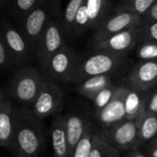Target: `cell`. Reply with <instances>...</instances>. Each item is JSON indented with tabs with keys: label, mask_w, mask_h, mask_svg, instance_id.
<instances>
[{
	"label": "cell",
	"mask_w": 157,
	"mask_h": 157,
	"mask_svg": "<svg viewBox=\"0 0 157 157\" xmlns=\"http://www.w3.org/2000/svg\"><path fill=\"white\" fill-rule=\"evenodd\" d=\"M13 154L17 157H37L45 145L43 120L30 109L15 105Z\"/></svg>",
	"instance_id": "6da1fadb"
},
{
	"label": "cell",
	"mask_w": 157,
	"mask_h": 157,
	"mask_svg": "<svg viewBox=\"0 0 157 157\" xmlns=\"http://www.w3.org/2000/svg\"><path fill=\"white\" fill-rule=\"evenodd\" d=\"M45 76L38 66L29 64L17 69L5 88L13 102L16 101L20 107L31 109Z\"/></svg>",
	"instance_id": "7a4b0ae2"
},
{
	"label": "cell",
	"mask_w": 157,
	"mask_h": 157,
	"mask_svg": "<svg viewBox=\"0 0 157 157\" xmlns=\"http://www.w3.org/2000/svg\"><path fill=\"white\" fill-rule=\"evenodd\" d=\"M86 57L80 58L71 83L81 84L85 80L100 75H111L125 63L126 57L106 52L93 51Z\"/></svg>",
	"instance_id": "3957f363"
},
{
	"label": "cell",
	"mask_w": 157,
	"mask_h": 157,
	"mask_svg": "<svg viewBox=\"0 0 157 157\" xmlns=\"http://www.w3.org/2000/svg\"><path fill=\"white\" fill-rule=\"evenodd\" d=\"M55 4L56 2H53V17H52L46 29L44 30L35 52V58L38 62V67L43 74L46 73L48 63L52 57L66 45V38L64 36L60 22L61 13L58 11V7L55 6Z\"/></svg>",
	"instance_id": "277c9868"
},
{
	"label": "cell",
	"mask_w": 157,
	"mask_h": 157,
	"mask_svg": "<svg viewBox=\"0 0 157 157\" xmlns=\"http://www.w3.org/2000/svg\"><path fill=\"white\" fill-rule=\"evenodd\" d=\"M95 132L120 152L129 153L142 147L138 134V120H126L112 128L95 130Z\"/></svg>",
	"instance_id": "5b68a950"
},
{
	"label": "cell",
	"mask_w": 157,
	"mask_h": 157,
	"mask_svg": "<svg viewBox=\"0 0 157 157\" xmlns=\"http://www.w3.org/2000/svg\"><path fill=\"white\" fill-rule=\"evenodd\" d=\"M53 2L42 0L41 3L27 16L19 26H16L21 31L35 52L39 41L50 20L53 17Z\"/></svg>",
	"instance_id": "8992f818"
},
{
	"label": "cell",
	"mask_w": 157,
	"mask_h": 157,
	"mask_svg": "<svg viewBox=\"0 0 157 157\" xmlns=\"http://www.w3.org/2000/svg\"><path fill=\"white\" fill-rule=\"evenodd\" d=\"M64 105V94L57 81L46 75L31 111L40 120L61 112Z\"/></svg>",
	"instance_id": "52a82bcc"
},
{
	"label": "cell",
	"mask_w": 157,
	"mask_h": 157,
	"mask_svg": "<svg viewBox=\"0 0 157 157\" xmlns=\"http://www.w3.org/2000/svg\"><path fill=\"white\" fill-rule=\"evenodd\" d=\"M0 39L7 46L17 69L29 65L35 52L21 31L8 21L3 20L0 29Z\"/></svg>",
	"instance_id": "ba28073f"
},
{
	"label": "cell",
	"mask_w": 157,
	"mask_h": 157,
	"mask_svg": "<svg viewBox=\"0 0 157 157\" xmlns=\"http://www.w3.org/2000/svg\"><path fill=\"white\" fill-rule=\"evenodd\" d=\"M79 60L76 52L66 44L52 57L45 75L55 81L71 83Z\"/></svg>",
	"instance_id": "9c48e42d"
},
{
	"label": "cell",
	"mask_w": 157,
	"mask_h": 157,
	"mask_svg": "<svg viewBox=\"0 0 157 157\" xmlns=\"http://www.w3.org/2000/svg\"><path fill=\"white\" fill-rule=\"evenodd\" d=\"M144 25V18L141 16L129 13H113L103 26L98 31L94 32L91 39V44L93 46L113 35L131 29H139Z\"/></svg>",
	"instance_id": "30bf717a"
},
{
	"label": "cell",
	"mask_w": 157,
	"mask_h": 157,
	"mask_svg": "<svg viewBox=\"0 0 157 157\" xmlns=\"http://www.w3.org/2000/svg\"><path fill=\"white\" fill-rule=\"evenodd\" d=\"M131 89L149 92L157 87V61H138L129 71L126 78Z\"/></svg>",
	"instance_id": "8fae6325"
},
{
	"label": "cell",
	"mask_w": 157,
	"mask_h": 157,
	"mask_svg": "<svg viewBox=\"0 0 157 157\" xmlns=\"http://www.w3.org/2000/svg\"><path fill=\"white\" fill-rule=\"evenodd\" d=\"M140 41V28L131 29L108 38L95 45L94 51L106 52L119 56L127 57Z\"/></svg>",
	"instance_id": "7c38bea8"
},
{
	"label": "cell",
	"mask_w": 157,
	"mask_h": 157,
	"mask_svg": "<svg viewBox=\"0 0 157 157\" xmlns=\"http://www.w3.org/2000/svg\"><path fill=\"white\" fill-rule=\"evenodd\" d=\"M15 104L3 86L0 91V145L13 152Z\"/></svg>",
	"instance_id": "4fadbf2b"
},
{
	"label": "cell",
	"mask_w": 157,
	"mask_h": 157,
	"mask_svg": "<svg viewBox=\"0 0 157 157\" xmlns=\"http://www.w3.org/2000/svg\"><path fill=\"white\" fill-rule=\"evenodd\" d=\"M128 89L127 86H121L115 98L103 109L95 113V119L101 129L112 128L126 121L125 96Z\"/></svg>",
	"instance_id": "5bb4252c"
},
{
	"label": "cell",
	"mask_w": 157,
	"mask_h": 157,
	"mask_svg": "<svg viewBox=\"0 0 157 157\" xmlns=\"http://www.w3.org/2000/svg\"><path fill=\"white\" fill-rule=\"evenodd\" d=\"M115 5L109 0H85L82 8L85 13L88 30L98 31L114 13Z\"/></svg>",
	"instance_id": "9a60e30c"
},
{
	"label": "cell",
	"mask_w": 157,
	"mask_h": 157,
	"mask_svg": "<svg viewBox=\"0 0 157 157\" xmlns=\"http://www.w3.org/2000/svg\"><path fill=\"white\" fill-rule=\"evenodd\" d=\"M65 130L70 146V153L72 155L77 144L81 141L91 122L83 114L78 112H71L64 116Z\"/></svg>",
	"instance_id": "2e32d148"
},
{
	"label": "cell",
	"mask_w": 157,
	"mask_h": 157,
	"mask_svg": "<svg viewBox=\"0 0 157 157\" xmlns=\"http://www.w3.org/2000/svg\"><path fill=\"white\" fill-rule=\"evenodd\" d=\"M51 139L53 157H71L70 146L65 130L64 116H57L51 127Z\"/></svg>",
	"instance_id": "e0dca14e"
},
{
	"label": "cell",
	"mask_w": 157,
	"mask_h": 157,
	"mask_svg": "<svg viewBox=\"0 0 157 157\" xmlns=\"http://www.w3.org/2000/svg\"><path fill=\"white\" fill-rule=\"evenodd\" d=\"M42 0H1V7L17 26L27 17V16L37 7Z\"/></svg>",
	"instance_id": "ac0fdd59"
},
{
	"label": "cell",
	"mask_w": 157,
	"mask_h": 157,
	"mask_svg": "<svg viewBox=\"0 0 157 157\" xmlns=\"http://www.w3.org/2000/svg\"><path fill=\"white\" fill-rule=\"evenodd\" d=\"M151 91L143 92L134 89H128L125 96V112L126 120H138L144 113H145L146 104Z\"/></svg>",
	"instance_id": "d6986e66"
},
{
	"label": "cell",
	"mask_w": 157,
	"mask_h": 157,
	"mask_svg": "<svg viewBox=\"0 0 157 157\" xmlns=\"http://www.w3.org/2000/svg\"><path fill=\"white\" fill-rule=\"evenodd\" d=\"M111 84H113L111 75L94 76L79 84L76 87V91L81 96L92 100L97 94Z\"/></svg>",
	"instance_id": "ffe728a7"
},
{
	"label": "cell",
	"mask_w": 157,
	"mask_h": 157,
	"mask_svg": "<svg viewBox=\"0 0 157 157\" xmlns=\"http://www.w3.org/2000/svg\"><path fill=\"white\" fill-rule=\"evenodd\" d=\"M85 0H72L68 2L61 13L60 22L66 39H72L77 13Z\"/></svg>",
	"instance_id": "44dd1931"
},
{
	"label": "cell",
	"mask_w": 157,
	"mask_h": 157,
	"mask_svg": "<svg viewBox=\"0 0 157 157\" xmlns=\"http://www.w3.org/2000/svg\"><path fill=\"white\" fill-rule=\"evenodd\" d=\"M138 134L142 147L157 138V115L144 113L138 119Z\"/></svg>",
	"instance_id": "7402d4cb"
},
{
	"label": "cell",
	"mask_w": 157,
	"mask_h": 157,
	"mask_svg": "<svg viewBox=\"0 0 157 157\" xmlns=\"http://www.w3.org/2000/svg\"><path fill=\"white\" fill-rule=\"evenodd\" d=\"M155 0H122L115 5L114 13H129L144 17Z\"/></svg>",
	"instance_id": "603a6c76"
},
{
	"label": "cell",
	"mask_w": 157,
	"mask_h": 157,
	"mask_svg": "<svg viewBox=\"0 0 157 157\" xmlns=\"http://www.w3.org/2000/svg\"><path fill=\"white\" fill-rule=\"evenodd\" d=\"M121 86H116L114 84H111L109 86L102 89L98 94H97L95 98L91 100L95 108V113L100 111L105 107H107L115 98Z\"/></svg>",
	"instance_id": "cb8c5ba5"
},
{
	"label": "cell",
	"mask_w": 157,
	"mask_h": 157,
	"mask_svg": "<svg viewBox=\"0 0 157 157\" xmlns=\"http://www.w3.org/2000/svg\"><path fill=\"white\" fill-rule=\"evenodd\" d=\"M96 130V129H95ZM89 157H121L120 151L109 145L96 132L93 137V146Z\"/></svg>",
	"instance_id": "d4e9b609"
},
{
	"label": "cell",
	"mask_w": 157,
	"mask_h": 157,
	"mask_svg": "<svg viewBox=\"0 0 157 157\" xmlns=\"http://www.w3.org/2000/svg\"><path fill=\"white\" fill-rule=\"evenodd\" d=\"M95 134V127L91 123L81 141L77 144L73 151L71 157H89L93 146V137Z\"/></svg>",
	"instance_id": "484cf974"
},
{
	"label": "cell",
	"mask_w": 157,
	"mask_h": 157,
	"mask_svg": "<svg viewBox=\"0 0 157 157\" xmlns=\"http://www.w3.org/2000/svg\"><path fill=\"white\" fill-rule=\"evenodd\" d=\"M135 53L139 61H157V41L152 40L139 41Z\"/></svg>",
	"instance_id": "4316f807"
},
{
	"label": "cell",
	"mask_w": 157,
	"mask_h": 157,
	"mask_svg": "<svg viewBox=\"0 0 157 157\" xmlns=\"http://www.w3.org/2000/svg\"><path fill=\"white\" fill-rule=\"evenodd\" d=\"M14 67H15V65H14V61H13L12 55H11L7 46L4 42V40L0 39V68H1V71L3 73L7 72L11 68H14Z\"/></svg>",
	"instance_id": "83f0119b"
},
{
	"label": "cell",
	"mask_w": 157,
	"mask_h": 157,
	"mask_svg": "<svg viewBox=\"0 0 157 157\" xmlns=\"http://www.w3.org/2000/svg\"><path fill=\"white\" fill-rule=\"evenodd\" d=\"M143 40H152L157 41V23L140 28V41Z\"/></svg>",
	"instance_id": "f1b7e54d"
},
{
	"label": "cell",
	"mask_w": 157,
	"mask_h": 157,
	"mask_svg": "<svg viewBox=\"0 0 157 157\" xmlns=\"http://www.w3.org/2000/svg\"><path fill=\"white\" fill-rule=\"evenodd\" d=\"M144 26H149L157 23V0L155 1L153 6L147 11V13L143 17Z\"/></svg>",
	"instance_id": "f546056e"
},
{
	"label": "cell",
	"mask_w": 157,
	"mask_h": 157,
	"mask_svg": "<svg viewBox=\"0 0 157 157\" xmlns=\"http://www.w3.org/2000/svg\"><path fill=\"white\" fill-rule=\"evenodd\" d=\"M145 112L157 115V87L151 91L146 104Z\"/></svg>",
	"instance_id": "4dcf8cb0"
},
{
	"label": "cell",
	"mask_w": 157,
	"mask_h": 157,
	"mask_svg": "<svg viewBox=\"0 0 157 157\" xmlns=\"http://www.w3.org/2000/svg\"><path fill=\"white\" fill-rule=\"evenodd\" d=\"M144 147V154L147 157H157V138L145 144Z\"/></svg>",
	"instance_id": "1f68e13d"
},
{
	"label": "cell",
	"mask_w": 157,
	"mask_h": 157,
	"mask_svg": "<svg viewBox=\"0 0 157 157\" xmlns=\"http://www.w3.org/2000/svg\"><path fill=\"white\" fill-rule=\"evenodd\" d=\"M123 157H147L141 150L132 151L129 153H126V155Z\"/></svg>",
	"instance_id": "d6a6232c"
}]
</instances>
